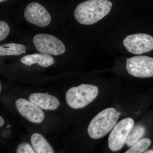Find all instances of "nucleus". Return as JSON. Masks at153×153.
<instances>
[{"label": "nucleus", "mask_w": 153, "mask_h": 153, "mask_svg": "<svg viewBox=\"0 0 153 153\" xmlns=\"http://www.w3.org/2000/svg\"><path fill=\"white\" fill-rule=\"evenodd\" d=\"M16 106L20 114L31 122L40 123L44 120L45 114L43 111L30 100L19 99L16 102Z\"/></svg>", "instance_id": "nucleus-9"}, {"label": "nucleus", "mask_w": 153, "mask_h": 153, "mask_svg": "<svg viewBox=\"0 0 153 153\" xmlns=\"http://www.w3.org/2000/svg\"><path fill=\"white\" fill-rule=\"evenodd\" d=\"M152 141L149 139L143 138L139 140L131 147L126 153H142L144 152L149 147Z\"/></svg>", "instance_id": "nucleus-15"}, {"label": "nucleus", "mask_w": 153, "mask_h": 153, "mask_svg": "<svg viewBox=\"0 0 153 153\" xmlns=\"http://www.w3.org/2000/svg\"><path fill=\"white\" fill-rule=\"evenodd\" d=\"M33 42L38 52L53 55L63 54L66 47L62 41L52 35L39 34L34 36Z\"/></svg>", "instance_id": "nucleus-5"}, {"label": "nucleus", "mask_w": 153, "mask_h": 153, "mask_svg": "<svg viewBox=\"0 0 153 153\" xmlns=\"http://www.w3.org/2000/svg\"><path fill=\"white\" fill-rule=\"evenodd\" d=\"M134 126V121L130 117L124 119L116 124L108 137V147L111 150L117 152L122 149Z\"/></svg>", "instance_id": "nucleus-4"}, {"label": "nucleus", "mask_w": 153, "mask_h": 153, "mask_svg": "<svg viewBox=\"0 0 153 153\" xmlns=\"http://www.w3.org/2000/svg\"><path fill=\"white\" fill-rule=\"evenodd\" d=\"M29 100L41 109L55 110L58 108L60 102L57 97L48 93H36L31 94Z\"/></svg>", "instance_id": "nucleus-10"}, {"label": "nucleus", "mask_w": 153, "mask_h": 153, "mask_svg": "<svg viewBox=\"0 0 153 153\" xmlns=\"http://www.w3.org/2000/svg\"><path fill=\"white\" fill-rule=\"evenodd\" d=\"M26 47L22 44L10 43L0 46L1 56L19 55L26 52Z\"/></svg>", "instance_id": "nucleus-13"}, {"label": "nucleus", "mask_w": 153, "mask_h": 153, "mask_svg": "<svg viewBox=\"0 0 153 153\" xmlns=\"http://www.w3.org/2000/svg\"><path fill=\"white\" fill-rule=\"evenodd\" d=\"M21 61L27 66H31L33 64L37 63L44 67H48L54 63V58L51 55L43 53H35L26 55L22 57Z\"/></svg>", "instance_id": "nucleus-11"}, {"label": "nucleus", "mask_w": 153, "mask_h": 153, "mask_svg": "<svg viewBox=\"0 0 153 153\" xmlns=\"http://www.w3.org/2000/svg\"><path fill=\"white\" fill-rule=\"evenodd\" d=\"M10 28L9 25L4 21L0 22V41H2L5 39L9 35Z\"/></svg>", "instance_id": "nucleus-16"}, {"label": "nucleus", "mask_w": 153, "mask_h": 153, "mask_svg": "<svg viewBox=\"0 0 153 153\" xmlns=\"http://www.w3.org/2000/svg\"><path fill=\"white\" fill-rule=\"evenodd\" d=\"M146 133V128L143 126L137 125L133 127L129 133L125 144L128 147H131L138 141Z\"/></svg>", "instance_id": "nucleus-14"}, {"label": "nucleus", "mask_w": 153, "mask_h": 153, "mask_svg": "<svg viewBox=\"0 0 153 153\" xmlns=\"http://www.w3.org/2000/svg\"><path fill=\"white\" fill-rule=\"evenodd\" d=\"M123 44L130 53L141 55L153 50V37L143 33L129 35L124 39Z\"/></svg>", "instance_id": "nucleus-7"}, {"label": "nucleus", "mask_w": 153, "mask_h": 153, "mask_svg": "<svg viewBox=\"0 0 153 153\" xmlns=\"http://www.w3.org/2000/svg\"><path fill=\"white\" fill-rule=\"evenodd\" d=\"M16 152L17 153H36L30 144L27 143H23L19 145L17 148Z\"/></svg>", "instance_id": "nucleus-17"}, {"label": "nucleus", "mask_w": 153, "mask_h": 153, "mask_svg": "<svg viewBox=\"0 0 153 153\" xmlns=\"http://www.w3.org/2000/svg\"><path fill=\"white\" fill-rule=\"evenodd\" d=\"M10 125H8L7 126V128H10Z\"/></svg>", "instance_id": "nucleus-21"}, {"label": "nucleus", "mask_w": 153, "mask_h": 153, "mask_svg": "<svg viewBox=\"0 0 153 153\" xmlns=\"http://www.w3.org/2000/svg\"><path fill=\"white\" fill-rule=\"evenodd\" d=\"M1 85H0V91H1Z\"/></svg>", "instance_id": "nucleus-23"}, {"label": "nucleus", "mask_w": 153, "mask_h": 153, "mask_svg": "<svg viewBox=\"0 0 153 153\" xmlns=\"http://www.w3.org/2000/svg\"><path fill=\"white\" fill-rule=\"evenodd\" d=\"M120 113L113 108L102 111L91 121L88 133L91 138L98 139L112 130L117 123Z\"/></svg>", "instance_id": "nucleus-2"}, {"label": "nucleus", "mask_w": 153, "mask_h": 153, "mask_svg": "<svg viewBox=\"0 0 153 153\" xmlns=\"http://www.w3.org/2000/svg\"><path fill=\"white\" fill-rule=\"evenodd\" d=\"M4 120L3 119V118L1 117H0V126L1 127L4 125Z\"/></svg>", "instance_id": "nucleus-19"}, {"label": "nucleus", "mask_w": 153, "mask_h": 153, "mask_svg": "<svg viewBox=\"0 0 153 153\" xmlns=\"http://www.w3.org/2000/svg\"><path fill=\"white\" fill-rule=\"evenodd\" d=\"M97 86L82 84L69 88L66 94V100L68 106L74 109L82 108L92 102L98 94Z\"/></svg>", "instance_id": "nucleus-3"}, {"label": "nucleus", "mask_w": 153, "mask_h": 153, "mask_svg": "<svg viewBox=\"0 0 153 153\" xmlns=\"http://www.w3.org/2000/svg\"><path fill=\"white\" fill-rule=\"evenodd\" d=\"M6 134V135H4V137L5 138L8 137L10 136V133L9 131L5 130L3 132V134Z\"/></svg>", "instance_id": "nucleus-18"}, {"label": "nucleus", "mask_w": 153, "mask_h": 153, "mask_svg": "<svg viewBox=\"0 0 153 153\" xmlns=\"http://www.w3.org/2000/svg\"><path fill=\"white\" fill-rule=\"evenodd\" d=\"M126 68L129 74L134 77H153V58L137 56L127 58Z\"/></svg>", "instance_id": "nucleus-6"}, {"label": "nucleus", "mask_w": 153, "mask_h": 153, "mask_svg": "<svg viewBox=\"0 0 153 153\" xmlns=\"http://www.w3.org/2000/svg\"><path fill=\"white\" fill-rule=\"evenodd\" d=\"M146 153H153V150H150L146 151L145 152Z\"/></svg>", "instance_id": "nucleus-20"}, {"label": "nucleus", "mask_w": 153, "mask_h": 153, "mask_svg": "<svg viewBox=\"0 0 153 153\" xmlns=\"http://www.w3.org/2000/svg\"><path fill=\"white\" fill-rule=\"evenodd\" d=\"M112 7L108 0H88L77 5L74 16L81 25H92L109 13Z\"/></svg>", "instance_id": "nucleus-1"}, {"label": "nucleus", "mask_w": 153, "mask_h": 153, "mask_svg": "<svg viewBox=\"0 0 153 153\" xmlns=\"http://www.w3.org/2000/svg\"><path fill=\"white\" fill-rule=\"evenodd\" d=\"M25 19L29 23L44 27L51 22V16L46 9L38 3H30L26 7L24 13Z\"/></svg>", "instance_id": "nucleus-8"}, {"label": "nucleus", "mask_w": 153, "mask_h": 153, "mask_svg": "<svg viewBox=\"0 0 153 153\" xmlns=\"http://www.w3.org/2000/svg\"><path fill=\"white\" fill-rule=\"evenodd\" d=\"M31 143L37 153H53L54 150L45 138L40 134L34 133L31 138Z\"/></svg>", "instance_id": "nucleus-12"}, {"label": "nucleus", "mask_w": 153, "mask_h": 153, "mask_svg": "<svg viewBox=\"0 0 153 153\" xmlns=\"http://www.w3.org/2000/svg\"><path fill=\"white\" fill-rule=\"evenodd\" d=\"M6 1V0H0V2H2L4 1Z\"/></svg>", "instance_id": "nucleus-22"}]
</instances>
